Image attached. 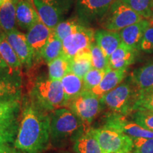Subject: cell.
I'll return each instance as SVG.
<instances>
[{
	"mask_svg": "<svg viewBox=\"0 0 153 153\" xmlns=\"http://www.w3.org/2000/svg\"><path fill=\"white\" fill-rule=\"evenodd\" d=\"M50 121V113L25 96L14 146L22 153L43 152L51 144Z\"/></svg>",
	"mask_w": 153,
	"mask_h": 153,
	"instance_id": "obj_1",
	"label": "cell"
},
{
	"mask_svg": "<svg viewBox=\"0 0 153 153\" xmlns=\"http://www.w3.org/2000/svg\"><path fill=\"white\" fill-rule=\"evenodd\" d=\"M50 140L55 148L65 146L74 142L86 130L84 122L68 107L50 112Z\"/></svg>",
	"mask_w": 153,
	"mask_h": 153,
	"instance_id": "obj_2",
	"label": "cell"
},
{
	"mask_svg": "<svg viewBox=\"0 0 153 153\" xmlns=\"http://www.w3.org/2000/svg\"><path fill=\"white\" fill-rule=\"evenodd\" d=\"M28 95L41 108L49 113L68 106L61 81L52 79L49 76H38L32 82Z\"/></svg>",
	"mask_w": 153,
	"mask_h": 153,
	"instance_id": "obj_3",
	"label": "cell"
},
{
	"mask_svg": "<svg viewBox=\"0 0 153 153\" xmlns=\"http://www.w3.org/2000/svg\"><path fill=\"white\" fill-rule=\"evenodd\" d=\"M140 91L131 77L101 98V103L111 113L127 116L134 112Z\"/></svg>",
	"mask_w": 153,
	"mask_h": 153,
	"instance_id": "obj_4",
	"label": "cell"
},
{
	"mask_svg": "<svg viewBox=\"0 0 153 153\" xmlns=\"http://www.w3.org/2000/svg\"><path fill=\"white\" fill-rule=\"evenodd\" d=\"M143 19L140 15L122 0H116L100 21L99 24L103 29L118 32Z\"/></svg>",
	"mask_w": 153,
	"mask_h": 153,
	"instance_id": "obj_5",
	"label": "cell"
},
{
	"mask_svg": "<svg viewBox=\"0 0 153 153\" xmlns=\"http://www.w3.org/2000/svg\"><path fill=\"white\" fill-rule=\"evenodd\" d=\"M91 130L104 153H131L133 150V139L121 132L105 126Z\"/></svg>",
	"mask_w": 153,
	"mask_h": 153,
	"instance_id": "obj_6",
	"label": "cell"
},
{
	"mask_svg": "<svg viewBox=\"0 0 153 153\" xmlns=\"http://www.w3.org/2000/svg\"><path fill=\"white\" fill-rule=\"evenodd\" d=\"M76 0H33L41 22L48 27L54 29L75 4Z\"/></svg>",
	"mask_w": 153,
	"mask_h": 153,
	"instance_id": "obj_7",
	"label": "cell"
},
{
	"mask_svg": "<svg viewBox=\"0 0 153 153\" xmlns=\"http://www.w3.org/2000/svg\"><path fill=\"white\" fill-rule=\"evenodd\" d=\"M101 99L91 91L85 90L69 102L68 108L77 115L87 128L102 109Z\"/></svg>",
	"mask_w": 153,
	"mask_h": 153,
	"instance_id": "obj_8",
	"label": "cell"
},
{
	"mask_svg": "<svg viewBox=\"0 0 153 153\" xmlns=\"http://www.w3.org/2000/svg\"><path fill=\"white\" fill-rule=\"evenodd\" d=\"M116 0H76V17L86 26L100 22Z\"/></svg>",
	"mask_w": 153,
	"mask_h": 153,
	"instance_id": "obj_9",
	"label": "cell"
},
{
	"mask_svg": "<svg viewBox=\"0 0 153 153\" xmlns=\"http://www.w3.org/2000/svg\"><path fill=\"white\" fill-rule=\"evenodd\" d=\"M94 33L92 28L86 26L79 31L68 36L62 41V54L71 60L79 53L89 51L95 41Z\"/></svg>",
	"mask_w": 153,
	"mask_h": 153,
	"instance_id": "obj_10",
	"label": "cell"
},
{
	"mask_svg": "<svg viewBox=\"0 0 153 153\" xmlns=\"http://www.w3.org/2000/svg\"><path fill=\"white\" fill-rule=\"evenodd\" d=\"M21 70H0V101H22Z\"/></svg>",
	"mask_w": 153,
	"mask_h": 153,
	"instance_id": "obj_11",
	"label": "cell"
},
{
	"mask_svg": "<svg viewBox=\"0 0 153 153\" xmlns=\"http://www.w3.org/2000/svg\"><path fill=\"white\" fill-rule=\"evenodd\" d=\"M103 126L121 132L132 139L135 137H153L152 131L143 128L133 120H128L126 116L114 113H111L107 116Z\"/></svg>",
	"mask_w": 153,
	"mask_h": 153,
	"instance_id": "obj_12",
	"label": "cell"
},
{
	"mask_svg": "<svg viewBox=\"0 0 153 153\" xmlns=\"http://www.w3.org/2000/svg\"><path fill=\"white\" fill-rule=\"evenodd\" d=\"M7 41L11 44L22 62V66L29 70L36 62L33 51L28 44L26 34L15 28L5 33Z\"/></svg>",
	"mask_w": 153,
	"mask_h": 153,
	"instance_id": "obj_13",
	"label": "cell"
},
{
	"mask_svg": "<svg viewBox=\"0 0 153 153\" xmlns=\"http://www.w3.org/2000/svg\"><path fill=\"white\" fill-rule=\"evenodd\" d=\"M53 29L48 27L43 22L39 21L27 30L26 39L33 51L36 62L41 58L42 51L47 43Z\"/></svg>",
	"mask_w": 153,
	"mask_h": 153,
	"instance_id": "obj_14",
	"label": "cell"
},
{
	"mask_svg": "<svg viewBox=\"0 0 153 153\" xmlns=\"http://www.w3.org/2000/svg\"><path fill=\"white\" fill-rule=\"evenodd\" d=\"M16 16L17 25L26 30L30 29L33 25L41 21L33 0H17Z\"/></svg>",
	"mask_w": 153,
	"mask_h": 153,
	"instance_id": "obj_15",
	"label": "cell"
},
{
	"mask_svg": "<svg viewBox=\"0 0 153 153\" xmlns=\"http://www.w3.org/2000/svg\"><path fill=\"white\" fill-rule=\"evenodd\" d=\"M150 24L148 20L143 19V20L131 25L128 27L118 31L122 42L132 48L139 51L140 44L145 30L150 27Z\"/></svg>",
	"mask_w": 153,
	"mask_h": 153,
	"instance_id": "obj_16",
	"label": "cell"
},
{
	"mask_svg": "<svg viewBox=\"0 0 153 153\" xmlns=\"http://www.w3.org/2000/svg\"><path fill=\"white\" fill-rule=\"evenodd\" d=\"M138 51L121 42L120 45L109 57V65L114 70H127L133 64Z\"/></svg>",
	"mask_w": 153,
	"mask_h": 153,
	"instance_id": "obj_17",
	"label": "cell"
},
{
	"mask_svg": "<svg viewBox=\"0 0 153 153\" xmlns=\"http://www.w3.org/2000/svg\"><path fill=\"white\" fill-rule=\"evenodd\" d=\"M127 74V70H114L110 69L106 72L101 83L91 91L96 96L101 98L106 93L113 90L123 81Z\"/></svg>",
	"mask_w": 153,
	"mask_h": 153,
	"instance_id": "obj_18",
	"label": "cell"
},
{
	"mask_svg": "<svg viewBox=\"0 0 153 153\" xmlns=\"http://www.w3.org/2000/svg\"><path fill=\"white\" fill-rule=\"evenodd\" d=\"M94 41L108 58L122 42L118 32L105 29L96 30Z\"/></svg>",
	"mask_w": 153,
	"mask_h": 153,
	"instance_id": "obj_19",
	"label": "cell"
},
{
	"mask_svg": "<svg viewBox=\"0 0 153 153\" xmlns=\"http://www.w3.org/2000/svg\"><path fill=\"white\" fill-rule=\"evenodd\" d=\"M130 77L140 94L153 90V61L134 70Z\"/></svg>",
	"mask_w": 153,
	"mask_h": 153,
	"instance_id": "obj_20",
	"label": "cell"
},
{
	"mask_svg": "<svg viewBox=\"0 0 153 153\" xmlns=\"http://www.w3.org/2000/svg\"><path fill=\"white\" fill-rule=\"evenodd\" d=\"M73 150L74 153H104L91 128L86 130L74 141Z\"/></svg>",
	"mask_w": 153,
	"mask_h": 153,
	"instance_id": "obj_21",
	"label": "cell"
},
{
	"mask_svg": "<svg viewBox=\"0 0 153 153\" xmlns=\"http://www.w3.org/2000/svg\"><path fill=\"white\" fill-rule=\"evenodd\" d=\"M17 0H9L0 7V29L8 33L16 28V5Z\"/></svg>",
	"mask_w": 153,
	"mask_h": 153,
	"instance_id": "obj_22",
	"label": "cell"
},
{
	"mask_svg": "<svg viewBox=\"0 0 153 153\" xmlns=\"http://www.w3.org/2000/svg\"><path fill=\"white\" fill-rule=\"evenodd\" d=\"M60 81L68 104L70 101L85 91L83 79L73 72H68Z\"/></svg>",
	"mask_w": 153,
	"mask_h": 153,
	"instance_id": "obj_23",
	"label": "cell"
},
{
	"mask_svg": "<svg viewBox=\"0 0 153 153\" xmlns=\"http://www.w3.org/2000/svg\"><path fill=\"white\" fill-rule=\"evenodd\" d=\"M0 55L11 70H22V62L3 31H0Z\"/></svg>",
	"mask_w": 153,
	"mask_h": 153,
	"instance_id": "obj_24",
	"label": "cell"
},
{
	"mask_svg": "<svg viewBox=\"0 0 153 153\" xmlns=\"http://www.w3.org/2000/svg\"><path fill=\"white\" fill-rule=\"evenodd\" d=\"M92 68L90 50L79 53L70 61V72L82 79Z\"/></svg>",
	"mask_w": 153,
	"mask_h": 153,
	"instance_id": "obj_25",
	"label": "cell"
},
{
	"mask_svg": "<svg viewBox=\"0 0 153 153\" xmlns=\"http://www.w3.org/2000/svg\"><path fill=\"white\" fill-rule=\"evenodd\" d=\"M63 45L62 41L57 37L54 30L53 29L52 33L48 40L47 43L42 51L41 58L48 64L57 57L62 54Z\"/></svg>",
	"mask_w": 153,
	"mask_h": 153,
	"instance_id": "obj_26",
	"label": "cell"
},
{
	"mask_svg": "<svg viewBox=\"0 0 153 153\" xmlns=\"http://www.w3.org/2000/svg\"><path fill=\"white\" fill-rule=\"evenodd\" d=\"M70 59L62 54L48 64V76L55 80H61L70 72Z\"/></svg>",
	"mask_w": 153,
	"mask_h": 153,
	"instance_id": "obj_27",
	"label": "cell"
},
{
	"mask_svg": "<svg viewBox=\"0 0 153 153\" xmlns=\"http://www.w3.org/2000/svg\"><path fill=\"white\" fill-rule=\"evenodd\" d=\"M86 25L80 22L76 17L62 21L56 26L54 31L61 41H63L68 36L79 31Z\"/></svg>",
	"mask_w": 153,
	"mask_h": 153,
	"instance_id": "obj_28",
	"label": "cell"
},
{
	"mask_svg": "<svg viewBox=\"0 0 153 153\" xmlns=\"http://www.w3.org/2000/svg\"><path fill=\"white\" fill-rule=\"evenodd\" d=\"M18 119L19 118L0 123V146L4 144H14L19 127Z\"/></svg>",
	"mask_w": 153,
	"mask_h": 153,
	"instance_id": "obj_29",
	"label": "cell"
},
{
	"mask_svg": "<svg viewBox=\"0 0 153 153\" xmlns=\"http://www.w3.org/2000/svg\"><path fill=\"white\" fill-rule=\"evenodd\" d=\"M22 101H0V123L19 118Z\"/></svg>",
	"mask_w": 153,
	"mask_h": 153,
	"instance_id": "obj_30",
	"label": "cell"
},
{
	"mask_svg": "<svg viewBox=\"0 0 153 153\" xmlns=\"http://www.w3.org/2000/svg\"><path fill=\"white\" fill-rule=\"evenodd\" d=\"M143 19H149L153 14V0H122Z\"/></svg>",
	"mask_w": 153,
	"mask_h": 153,
	"instance_id": "obj_31",
	"label": "cell"
},
{
	"mask_svg": "<svg viewBox=\"0 0 153 153\" xmlns=\"http://www.w3.org/2000/svg\"><path fill=\"white\" fill-rule=\"evenodd\" d=\"M91 62L94 68L108 71L110 70L109 58L104 54L101 48L95 43L91 44L90 48Z\"/></svg>",
	"mask_w": 153,
	"mask_h": 153,
	"instance_id": "obj_32",
	"label": "cell"
},
{
	"mask_svg": "<svg viewBox=\"0 0 153 153\" xmlns=\"http://www.w3.org/2000/svg\"><path fill=\"white\" fill-rule=\"evenodd\" d=\"M106 72L104 70L91 68L83 77L85 90L91 91L94 88L97 87L102 81Z\"/></svg>",
	"mask_w": 153,
	"mask_h": 153,
	"instance_id": "obj_33",
	"label": "cell"
},
{
	"mask_svg": "<svg viewBox=\"0 0 153 153\" xmlns=\"http://www.w3.org/2000/svg\"><path fill=\"white\" fill-rule=\"evenodd\" d=\"M132 120L143 128L153 132V111H135L132 114Z\"/></svg>",
	"mask_w": 153,
	"mask_h": 153,
	"instance_id": "obj_34",
	"label": "cell"
},
{
	"mask_svg": "<svg viewBox=\"0 0 153 153\" xmlns=\"http://www.w3.org/2000/svg\"><path fill=\"white\" fill-rule=\"evenodd\" d=\"M133 150L132 153H153V137L133 138Z\"/></svg>",
	"mask_w": 153,
	"mask_h": 153,
	"instance_id": "obj_35",
	"label": "cell"
},
{
	"mask_svg": "<svg viewBox=\"0 0 153 153\" xmlns=\"http://www.w3.org/2000/svg\"><path fill=\"white\" fill-rule=\"evenodd\" d=\"M153 111V90L140 94L139 99L135 106L134 111Z\"/></svg>",
	"mask_w": 153,
	"mask_h": 153,
	"instance_id": "obj_36",
	"label": "cell"
},
{
	"mask_svg": "<svg viewBox=\"0 0 153 153\" xmlns=\"http://www.w3.org/2000/svg\"><path fill=\"white\" fill-rule=\"evenodd\" d=\"M140 50L147 53H153V27L152 26L148 27L145 30Z\"/></svg>",
	"mask_w": 153,
	"mask_h": 153,
	"instance_id": "obj_37",
	"label": "cell"
},
{
	"mask_svg": "<svg viewBox=\"0 0 153 153\" xmlns=\"http://www.w3.org/2000/svg\"><path fill=\"white\" fill-rule=\"evenodd\" d=\"M0 153H22L14 146L13 143L4 144L0 146Z\"/></svg>",
	"mask_w": 153,
	"mask_h": 153,
	"instance_id": "obj_38",
	"label": "cell"
},
{
	"mask_svg": "<svg viewBox=\"0 0 153 153\" xmlns=\"http://www.w3.org/2000/svg\"><path fill=\"white\" fill-rule=\"evenodd\" d=\"M8 69H11L8 66V65L5 62V61L3 60V58L0 55V70H8Z\"/></svg>",
	"mask_w": 153,
	"mask_h": 153,
	"instance_id": "obj_39",
	"label": "cell"
},
{
	"mask_svg": "<svg viewBox=\"0 0 153 153\" xmlns=\"http://www.w3.org/2000/svg\"><path fill=\"white\" fill-rule=\"evenodd\" d=\"M148 21H149V22H150V26H152V27H153V14L152 15V16H151L150 18L148 19Z\"/></svg>",
	"mask_w": 153,
	"mask_h": 153,
	"instance_id": "obj_40",
	"label": "cell"
},
{
	"mask_svg": "<svg viewBox=\"0 0 153 153\" xmlns=\"http://www.w3.org/2000/svg\"><path fill=\"white\" fill-rule=\"evenodd\" d=\"M7 1H9V0H0V7L3 6Z\"/></svg>",
	"mask_w": 153,
	"mask_h": 153,
	"instance_id": "obj_41",
	"label": "cell"
},
{
	"mask_svg": "<svg viewBox=\"0 0 153 153\" xmlns=\"http://www.w3.org/2000/svg\"><path fill=\"white\" fill-rule=\"evenodd\" d=\"M59 153H69V152H59Z\"/></svg>",
	"mask_w": 153,
	"mask_h": 153,
	"instance_id": "obj_42",
	"label": "cell"
},
{
	"mask_svg": "<svg viewBox=\"0 0 153 153\" xmlns=\"http://www.w3.org/2000/svg\"><path fill=\"white\" fill-rule=\"evenodd\" d=\"M0 31H2V30H1V29H0Z\"/></svg>",
	"mask_w": 153,
	"mask_h": 153,
	"instance_id": "obj_43",
	"label": "cell"
},
{
	"mask_svg": "<svg viewBox=\"0 0 153 153\" xmlns=\"http://www.w3.org/2000/svg\"><path fill=\"white\" fill-rule=\"evenodd\" d=\"M131 153H132V152H131Z\"/></svg>",
	"mask_w": 153,
	"mask_h": 153,
	"instance_id": "obj_44",
	"label": "cell"
}]
</instances>
